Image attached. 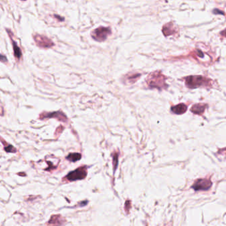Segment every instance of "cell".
I'll return each instance as SVG.
<instances>
[{
  "mask_svg": "<svg viewBox=\"0 0 226 226\" xmlns=\"http://www.w3.org/2000/svg\"><path fill=\"white\" fill-rule=\"evenodd\" d=\"M140 74H131L130 76H128V78H127V80L128 81L129 84H133L135 82L137 79L140 77Z\"/></svg>",
  "mask_w": 226,
  "mask_h": 226,
  "instance_id": "cell-13",
  "label": "cell"
},
{
  "mask_svg": "<svg viewBox=\"0 0 226 226\" xmlns=\"http://www.w3.org/2000/svg\"><path fill=\"white\" fill-rule=\"evenodd\" d=\"M86 176V168L85 167H82L77 168V169H76L74 171L71 172V173L66 176V179L70 181H74L77 180L84 179Z\"/></svg>",
  "mask_w": 226,
  "mask_h": 226,
  "instance_id": "cell-4",
  "label": "cell"
},
{
  "mask_svg": "<svg viewBox=\"0 0 226 226\" xmlns=\"http://www.w3.org/2000/svg\"><path fill=\"white\" fill-rule=\"evenodd\" d=\"M177 29L174 26V23L173 22L167 23L164 25L163 28V32L164 36H169L171 35H173L174 33H176Z\"/></svg>",
  "mask_w": 226,
  "mask_h": 226,
  "instance_id": "cell-8",
  "label": "cell"
},
{
  "mask_svg": "<svg viewBox=\"0 0 226 226\" xmlns=\"http://www.w3.org/2000/svg\"><path fill=\"white\" fill-rule=\"evenodd\" d=\"M11 43H12L13 48H14V55L15 56V58L17 59L18 60H20L21 58V56H22V53H21V50L20 49V48L18 47L17 43H16L15 41L13 40V39H11Z\"/></svg>",
  "mask_w": 226,
  "mask_h": 226,
  "instance_id": "cell-11",
  "label": "cell"
},
{
  "mask_svg": "<svg viewBox=\"0 0 226 226\" xmlns=\"http://www.w3.org/2000/svg\"><path fill=\"white\" fill-rule=\"evenodd\" d=\"M81 157V155L80 153H71L66 157V158L71 162H76L79 161Z\"/></svg>",
  "mask_w": 226,
  "mask_h": 226,
  "instance_id": "cell-12",
  "label": "cell"
},
{
  "mask_svg": "<svg viewBox=\"0 0 226 226\" xmlns=\"http://www.w3.org/2000/svg\"><path fill=\"white\" fill-rule=\"evenodd\" d=\"M207 107V105L204 104H197L194 105V106L191 107V111L192 113L195 114H198V115H201L205 111L206 108Z\"/></svg>",
  "mask_w": 226,
  "mask_h": 226,
  "instance_id": "cell-9",
  "label": "cell"
},
{
  "mask_svg": "<svg viewBox=\"0 0 226 226\" xmlns=\"http://www.w3.org/2000/svg\"><path fill=\"white\" fill-rule=\"evenodd\" d=\"M113 167H114V170L116 169L117 164H118V155L117 154H115L113 155Z\"/></svg>",
  "mask_w": 226,
  "mask_h": 226,
  "instance_id": "cell-14",
  "label": "cell"
},
{
  "mask_svg": "<svg viewBox=\"0 0 226 226\" xmlns=\"http://www.w3.org/2000/svg\"><path fill=\"white\" fill-rule=\"evenodd\" d=\"M41 119L44 118H56L62 122H66L67 120L66 116L62 111H56L53 113H43L40 116Z\"/></svg>",
  "mask_w": 226,
  "mask_h": 226,
  "instance_id": "cell-7",
  "label": "cell"
},
{
  "mask_svg": "<svg viewBox=\"0 0 226 226\" xmlns=\"http://www.w3.org/2000/svg\"><path fill=\"white\" fill-rule=\"evenodd\" d=\"M211 80L202 76H190L186 78L185 84L188 88L193 89L202 86H211Z\"/></svg>",
  "mask_w": 226,
  "mask_h": 226,
  "instance_id": "cell-1",
  "label": "cell"
},
{
  "mask_svg": "<svg viewBox=\"0 0 226 226\" xmlns=\"http://www.w3.org/2000/svg\"><path fill=\"white\" fill-rule=\"evenodd\" d=\"M0 61L3 62H6L8 61V60H7V58H6L4 55H2L0 54Z\"/></svg>",
  "mask_w": 226,
  "mask_h": 226,
  "instance_id": "cell-16",
  "label": "cell"
},
{
  "mask_svg": "<svg viewBox=\"0 0 226 226\" xmlns=\"http://www.w3.org/2000/svg\"><path fill=\"white\" fill-rule=\"evenodd\" d=\"M147 82L149 86L152 88L162 89L166 88L167 86L165 83V77L158 71L151 73L149 76Z\"/></svg>",
  "mask_w": 226,
  "mask_h": 226,
  "instance_id": "cell-2",
  "label": "cell"
},
{
  "mask_svg": "<svg viewBox=\"0 0 226 226\" xmlns=\"http://www.w3.org/2000/svg\"><path fill=\"white\" fill-rule=\"evenodd\" d=\"M5 150L7 152H16V149L13 147L12 145H9L7 147H5Z\"/></svg>",
  "mask_w": 226,
  "mask_h": 226,
  "instance_id": "cell-15",
  "label": "cell"
},
{
  "mask_svg": "<svg viewBox=\"0 0 226 226\" xmlns=\"http://www.w3.org/2000/svg\"><path fill=\"white\" fill-rule=\"evenodd\" d=\"M187 110L186 105L184 104H180L176 106H173L171 107L172 112L177 114V115H181V114L184 113Z\"/></svg>",
  "mask_w": 226,
  "mask_h": 226,
  "instance_id": "cell-10",
  "label": "cell"
},
{
  "mask_svg": "<svg viewBox=\"0 0 226 226\" xmlns=\"http://www.w3.org/2000/svg\"><path fill=\"white\" fill-rule=\"evenodd\" d=\"M212 185L211 180L207 179H198L194 182L192 186V188L194 190H208L210 188Z\"/></svg>",
  "mask_w": 226,
  "mask_h": 226,
  "instance_id": "cell-6",
  "label": "cell"
},
{
  "mask_svg": "<svg viewBox=\"0 0 226 226\" xmlns=\"http://www.w3.org/2000/svg\"><path fill=\"white\" fill-rule=\"evenodd\" d=\"M55 18H56V19H58V20H59L61 21H64V20H65V19H64L63 17H60V16H59V15H55Z\"/></svg>",
  "mask_w": 226,
  "mask_h": 226,
  "instance_id": "cell-17",
  "label": "cell"
},
{
  "mask_svg": "<svg viewBox=\"0 0 226 226\" xmlns=\"http://www.w3.org/2000/svg\"><path fill=\"white\" fill-rule=\"evenodd\" d=\"M34 40L35 41L37 46L41 48H44V49H48L53 46H54V44L53 41L49 38H47L45 36L41 35H35L33 36Z\"/></svg>",
  "mask_w": 226,
  "mask_h": 226,
  "instance_id": "cell-5",
  "label": "cell"
},
{
  "mask_svg": "<svg viewBox=\"0 0 226 226\" xmlns=\"http://www.w3.org/2000/svg\"><path fill=\"white\" fill-rule=\"evenodd\" d=\"M110 34L111 30L110 28L100 27L92 31L91 35L94 40L98 41V42H102L107 39Z\"/></svg>",
  "mask_w": 226,
  "mask_h": 226,
  "instance_id": "cell-3",
  "label": "cell"
}]
</instances>
